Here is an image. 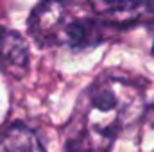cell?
Here are the masks:
<instances>
[{
  "instance_id": "1",
  "label": "cell",
  "mask_w": 154,
  "mask_h": 152,
  "mask_svg": "<svg viewBox=\"0 0 154 152\" xmlns=\"http://www.w3.org/2000/svg\"><path fill=\"white\" fill-rule=\"evenodd\" d=\"M143 88L125 77L104 75L82 95L79 104V132L111 147L116 138L145 114Z\"/></svg>"
},
{
  "instance_id": "2",
  "label": "cell",
  "mask_w": 154,
  "mask_h": 152,
  "mask_svg": "<svg viewBox=\"0 0 154 152\" xmlns=\"http://www.w3.org/2000/svg\"><path fill=\"white\" fill-rule=\"evenodd\" d=\"M115 29L75 0H41L29 16V32L41 47L86 50L100 45Z\"/></svg>"
},
{
  "instance_id": "3",
  "label": "cell",
  "mask_w": 154,
  "mask_h": 152,
  "mask_svg": "<svg viewBox=\"0 0 154 152\" xmlns=\"http://www.w3.org/2000/svg\"><path fill=\"white\" fill-rule=\"evenodd\" d=\"M86 4L113 29L154 23V0H86Z\"/></svg>"
},
{
  "instance_id": "4",
  "label": "cell",
  "mask_w": 154,
  "mask_h": 152,
  "mask_svg": "<svg viewBox=\"0 0 154 152\" xmlns=\"http://www.w3.org/2000/svg\"><path fill=\"white\" fill-rule=\"evenodd\" d=\"M29 70V47L14 31L0 27V72L11 77H23Z\"/></svg>"
},
{
  "instance_id": "5",
  "label": "cell",
  "mask_w": 154,
  "mask_h": 152,
  "mask_svg": "<svg viewBox=\"0 0 154 152\" xmlns=\"http://www.w3.org/2000/svg\"><path fill=\"white\" fill-rule=\"evenodd\" d=\"M0 152H45V147L31 127L13 123L0 131Z\"/></svg>"
},
{
  "instance_id": "6",
  "label": "cell",
  "mask_w": 154,
  "mask_h": 152,
  "mask_svg": "<svg viewBox=\"0 0 154 152\" xmlns=\"http://www.w3.org/2000/svg\"><path fill=\"white\" fill-rule=\"evenodd\" d=\"M109 149L111 147H106V145H102V143H99V141L91 140L90 136L77 131L75 136L68 140L65 152H109Z\"/></svg>"
},
{
  "instance_id": "7",
  "label": "cell",
  "mask_w": 154,
  "mask_h": 152,
  "mask_svg": "<svg viewBox=\"0 0 154 152\" xmlns=\"http://www.w3.org/2000/svg\"><path fill=\"white\" fill-rule=\"evenodd\" d=\"M151 122H152V125H154V108H152V111H151Z\"/></svg>"
},
{
  "instance_id": "8",
  "label": "cell",
  "mask_w": 154,
  "mask_h": 152,
  "mask_svg": "<svg viewBox=\"0 0 154 152\" xmlns=\"http://www.w3.org/2000/svg\"><path fill=\"white\" fill-rule=\"evenodd\" d=\"M152 54H154V47H152Z\"/></svg>"
}]
</instances>
